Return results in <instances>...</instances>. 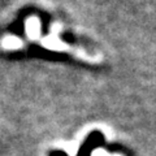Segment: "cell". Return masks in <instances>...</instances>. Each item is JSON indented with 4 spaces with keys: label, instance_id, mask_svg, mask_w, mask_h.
<instances>
[{
    "label": "cell",
    "instance_id": "obj_2",
    "mask_svg": "<svg viewBox=\"0 0 156 156\" xmlns=\"http://www.w3.org/2000/svg\"><path fill=\"white\" fill-rule=\"evenodd\" d=\"M50 156H68V155L62 152V151H52V152H50Z\"/></svg>",
    "mask_w": 156,
    "mask_h": 156
},
{
    "label": "cell",
    "instance_id": "obj_1",
    "mask_svg": "<svg viewBox=\"0 0 156 156\" xmlns=\"http://www.w3.org/2000/svg\"><path fill=\"white\" fill-rule=\"evenodd\" d=\"M104 142L103 135H101L100 131H95V133H91L90 136L86 139V142L82 144V147L78 151V156H90L92 148L98 147L99 144H101Z\"/></svg>",
    "mask_w": 156,
    "mask_h": 156
}]
</instances>
